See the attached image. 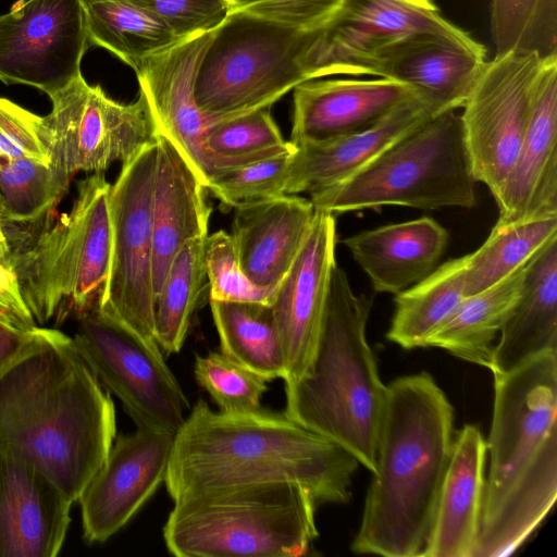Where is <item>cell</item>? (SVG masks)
Returning <instances> with one entry per match:
<instances>
[{"instance_id": "obj_33", "label": "cell", "mask_w": 557, "mask_h": 557, "mask_svg": "<svg viewBox=\"0 0 557 557\" xmlns=\"http://www.w3.org/2000/svg\"><path fill=\"white\" fill-rule=\"evenodd\" d=\"M220 349L268 382L284 379L285 355L270 305L210 300Z\"/></svg>"}, {"instance_id": "obj_8", "label": "cell", "mask_w": 557, "mask_h": 557, "mask_svg": "<svg viewBox=\"0 0 557 557\" xmlns=\"http://www.w3.org/2000/svg\"><path fill=\"white\" fill-rule=\"evenodd\" d=\"M317 32L228 11L213 29L195 82L196 104L209 126L271 108L305 82L301 59Z\"/></svg>"}, {"instance_id": "obj_24", "label": "cell", "mask_w": 557, "mask_h": 557, "mask_svg": "<svg viewBox=\"0 0 557 557\" xmlns=\"http://www.w3.org/2000/svg\"><path fill=\"white\" fill-rule=\"evenodd\" d=\"M156 139L151 196L154 301L178 250L191 239L208 236L212 211L209 189L176 147L158 133Z\"/></svg>"}, {"instance_id": "obj_21", "label": "cell", "mask_w": 557, "mask_h": 557, "mask_svg": "<svg viewBox=\"0 0 557 557\" xmlns=\"http://www.w3.org/2000/svg\"><path fill=\"white\" fill-rule=\"evenodd\" d=\"M494 198L496 223L557 215V55L543 59L527 131Z\"/></svg>"}, {"instance_id": "obj_15", "label": "cell", "mask_w": 557, "mask_h": 557, "mask_svg": "<svg viewBox=\"0 0 557 557\" xmlns=\"http://www.w3.org/2000/svg\"><path fill=\"white\" fill-rule=\"evenodd\" d=\"M420 34L472 38L433 0H343L306 49L301 70L306 81L339 75L350 62Z\"/></svg>"}, {"instance_id": "obj_27", "label": "cell", "mask_w": 557, "mask_h": 557, "mask_svg": "<svg viewBox=\"0 0 557 557\" xmlns=\"http://www.w3.org/2000/svg\"><path fill=\"white\" fill-rule=\"evenodd\" d=\"M449 234L431 216L383 225L346 237L343 244L377 293L398 294L437 267Z\"/></svg>"}, {"instance_id": "obj_50", "label": "cell", "mask_w": 557, "mask_h": 557, "mask_svg": "<svg viewBox=\"0 0 557 557\" xmlns=\"http://www.w3.org/2000/svg\"><path fill=\"white\" fill-rule=\"evenodd\" d=\"M225 1H226V3L228 4V8H231V7H232V3H233V0H225Z\"/></svg>"}, {"instance_id": "obj_35", "label": "cell", "mask_w": 557, "mask_h": 557, "mask_svg": "<svg viewBox=\"0 0 557 557\" xmlns=\"http://www.w3.org/2000/svg\"><path fill=\"white\" fill-rule=\"evenodd\" d=\"M557 237V215L496 223L485 242L467 255L466 296L474 295L525 264Z\"/></svg>"}, {"instance_id": "obj_10", "label": "cell", "mask_w": 557, "mask_h": 557, "mask_svg": "<svg viewBox=\"0 0 557 557\" xmlns=\"http://www.w3.org/2000/svg\"><path fill=\"white\" fill-rule=\"evenodd\" d=\"M156 158L154 138L122 163L111 185V262L98 307L149 339H154L151 196Z\"/></svg>"}, {"instance_id": "obj_9", "label": "cell", "mask_w": 557, "mask_h": 557, "mask_svg": "<svg viewBox=\"0 0 557 557\" xmlns=\"http://www.w3.org/2000/svg\"><path fill=\"white\" fill-rule=\"evenodd\" d=\"M73 339L99 383L137 426L176 433L189 403L154 339L99 308L78 319Z\"/></svg>"}, {"instance_id": "obj_11", "label": "cell", "mask_w": 557, "mask_h": 557, "mask_svg": "<svg viewBox=\"0 0 557 557\" xmlns=\"http://www.w3.org/2000/svg\"><path fill=\"white\" fill-rule=\"evenodd\" d=\"M494 406L486 441L490 470L480 523L498 508L544 441L557 430V350L493 373Z\"/></svg>"}, {"instance_id": "obj_3", "label": "cell", "mask_w": 557, "mask_h": 557, "mask_svg": "<svg viewBox=\"0 0 557 557\" xmlns=\"http://www.w3.org/2000/svg\"><path fill=\"white\" fill-rule=\"evenodd\" d=\"M454 409L431 374L386 385L376 448L356 554L421 557L451 455Z\"/></svg>"}, {"instance_id": "obj_32", "label": "cell", "mask_w": 557, "mask_h": 557, "mask_svg": "<svg viewBox=\"0 0 557 557\" xmlns=\"http://www.w3.org/2000/svg\"><path fill=\"white\" fill-rule=\"evenodd\" d=\"M89 44L101 47L134 71L148 57L181 38L161 17L127 0H79Z\"/></svg>"}, {"instance_id": "obj_6", "label": "cell", "mask_w": 557, "mask_h": 557, "mask_svg": "<svg viewBox=\"0 0 557 557\" xmlns=\"http://www.w3.org/2000/svg\"><path fill=\"white\" fill-rule=\"evenodd\" d=\"M110 188L102 173L79 181L71 210L11 249L9 263L36 323L79 319L99 307L111 262Z\"/></svg>"}, {"instance_id": "obj_48", "label": "cell", "mask_w": 557, "mask_h": 557, "mask_svg": "<svg viewBox=\"0 0 557 557\" xmlns=\"http://www.w3.org/2000/svg\"><path fill=\"white\" fill-rule=\"evenodd\" d=\"M257 1H259V0H233L232 7L230 8V10H235V9L245 7L247 4H250V3H253Z\"/></svg>"}, {"instance_id": "obj_47", "label": "cell", "mask_w": 557, "mask_h": 557, "mask_svg": "<svg viewBox=\"0 0 557 557\" xmlns=\"http://www.w3.org/2000/svg\"><path fill=\"white\" fill-rule=\"evenodd\" d=\"M10 252L9 242L0 237V261L9 263Z\"/></svg>"}, {"instance_id": "obj_4", "label": "cell", "mask_w": 557, "mask_h": 557, "mask_svg": "<svg viewBox=\"0 0 557 557\" xmlns=\"http://www.w3.org/2000/svg\"><path fill=\"white\" fill-rule=\"evenodd\" d=\"M372 304V298L354 293L335 264L311 366L285 385L284 412L349 451L374 474L386 385L366 337Z\"/></svg>"}, {"instance_id": "obj_30", "label": "cell", "mask_w": 557, "mask_h": 557, "mask_svg": "<svg viewBox=\"0 0 557 557\" xmlns=\"http://www.w3.org/2000/svg\"><path fill=\"white\" fill-rule=\"evenodd\" d=\"M525 264L486 289L466 297L431 335L426 347H438L468 362L491 369L494 338L520 297Z\"/></svg>"}, {"instance_id": "obj_14", "label": "cell", "mask_w": 557, "mask_h": 557, "mask_svg": "<svg viewBox=\"0 0 557 557\" xmlns=\"http://www.w3.org/2000/svg\"><path fill=\"white\" fill-rule=\"evenodd\" d=\"M89 45L79 0H20L0 15V81L50 96L82 74Z\"/></svg>"}, {"instance_id": "obj_37", "label": "cell", "mask_w": 557, "mask_h": 557, "mask_svg": "<svg viewBox=\"0 0 557 557\" xmlns=\"http://www.w3.org/2000/svg\"><path fill=\"white\" fill-rule=\"evenodd\" d=\"M490 28L495 57L557 55V0H492Z\"/></svg>"}, {"instance_id": "obj_45", "label": "cell", "mask_w": 557, "mask_h": 557, "mask_svg": "<svg viewBox=\"0 0 557 557\" xmlns=\"http://www.w3.org/2000/svg\"><path fill=\"white\" fill-rule=\"evenodd\" d=\"M0 315L12 323L30 329L37 325L28 310L9 263L0 261Z\"/></svg>"}, {"instance_id": "obj_41", "label": "cell", "mask_w": 557, "mask_h": 557, "mask_svg": "<svg viewBox=\"0 0 557 557\" xmlns=\"http://www.w3.org/2000/svg\"><path fill=\"white\" fill-rule=\"evenodd\" d=\"M209 300L272 304L276 288L253 284L240 268L232 236L225 231L208 235L203 251Z\"/></svg>"}, {"instance_id": "obj_19", "label": "cell", "mask_w": 557, "mask_h": 557, "mask_svg": "<svg viewBox=\"0 0 557 557\" xmlns=\"http://www.w3.org/2000/svg\"><path fill=\"white\" fill-rule=\"evenodd\" d=\"M335 246V215L315 210L302 248L275 289L271 307L285 355V385L301 379L311 366L336 264Z\"/></svg>"}, {"instance_id": "obj_5", "label": "cell", "mask_w": 557, "mask_h": 557, "mask_svg": "<svg viewBox=\"0 0 557 557\" xmlns=\"http://www.w3.org/2000/svg\"><path fill=\"white\" fill-rule=\"evenodd\" d=\"M318 505L300 485L265 483L174 502L165 546L177 557H297L318 537Z\"/></svg>"}, {"instance_id": "obj_7", "label": "cell", "mask_w": 557, "mask_h": 557, "mask_svg": "<svg viewBox=\"0 0 557 557\" xmlns=\"http://www.w3.org/2000/svg\"><path fill=\"white\" fill-rule=\"evenodd\" d=\"M461 116L447 111L408 131L347 180L310 194L317 211L386 206L435 210L476 203Z\"/></svg>"}, {"instance_id": "obj_43", "label": "cell", "mask_w": 557, "mask_h": 557, "mask_svg": "<svg viewBox=\"0 0 557 557\" xmlns=\"http://www.w3.org/2000/svg\"><path fill=\"white\" fill-rule=\"evenodd\" d=\"M127 1L161 17L181 38L216 28L230 10L225 0Z\"/></svg>"}, {"instance_id": "obj_12", "label": "cell", "mask_w": 557, "mask_h": 557, "mask_svg": "<svg viewBox=\"0 0 557 557\" xmlns=\"http://www.w3.org/2000/svg\"><path fill=\"white\" fill-rule=\"evenodd\" d=\"M48 97L52 108L44 120L51 161L71 178L81 171L102 173L115 161L124 163L156 138L141 92L136 101L123 104L81 74Z\"/></svg>"}, {"instance_id": "obj_44", "label": "cell", "mask_w": 557, "mask_h": 557, "mask_svg": "<svg viewBox=\"0 0 557 557\" xmlns=\"http://www.w3.org/2000/svg\"><path fill=\"white\" fill-rule=\"evenodd\" d=\"M342 2L343 0H259L230 11H240L296 29L314 30L332 18Z\"/></svg>"}, {"instance_id": "obj_16", "label": "cell", "mask_w": 557, "mask_h": 557, "mask_svg": "<svg viewBox=\"0 0 557 557\" xmlns=\"http://www.w3.org/2000/svg\"><path fill=\"white\" fill-rule=\"evenodd\" d=\"M213 29L184 38L146 58L135 70L156 133L169 139L207 186L232 169L231 161L211 153L205 143L209 123L195 100V82Z\"/></svg>"}, {"instance_id": "obj_40", "label": "cell", "mask_w": 557, "mask_h": 557, "mask_svg": "<svg viewBox=\"0 0 557 557\" xmlns=\"http://www.w3.org/2000/svg\"><path fill=\"white\" fill-rule=\"evenodd\" d=\"M293 151L224 171L208 189L227 209L282 196Z\"/></svg>"}, {"instance_id": "obj_26", "label": "cell", "mask_w": 557, "mask_h": 557, "mask_svg": "<svg viewBox=\"0 0 557 557\" xmlns=\"http://www.w3.org/2000/svg\"><path fill=\"white\" fill-rule=\"evenodd\" d=\"M432 115L414 98L373 127L344 137L294 145L284 194H312L352 176L398 137Z\"/></svg>"}, {"instance_id": "obj_42", "label": "cell", "mask_w": 557, "mask_h": 557, "mask_svg": "<svg viewBox=\"0 0 557 557\" xmlns=\"http://www.w3.org/2000/svg\"><path fill=\"white\" fill-rule=\"evenodd\" d=\"M51 161L50 134L44 116L0 97V160Z\"/></svg>"}, {"instance_id": "obj_13", "label": "cell", "mask_w": 557, "mask_h": 557, "mask_svg": "<svg viewBox=\"0 0 557 557\" xmlns=\"http://www.w3.org/2000/svg\"><path fill=\"white\" fill-rule=\"evenodd\" d=\"M543 59L509 52L486 61L460 114L474 177L495 197L527 131Z\"/></svg>"}, {"instance_id": "obj_17", "label": "cell", "mask_w": 557, "mask_h": 557, "mask_svg": "<svg viewBox=\"0 0 557 557\" xmlns=\"http://www.w3.org/2000/svg\"><path fill=\"white\" fill-rule=\"evenodd\" d=\"M174 434L137 426L121 434L77 503L83 537L104 543L120 531L164 482Z\"/></svg>"}, {"instance_id": "obj_2", "label": "cell", "mask_w": 557, "mask_h": 557, "mask_svg": "<svg viewBox=\"0 0 557 557\" xmlns=\"http://www.w3.org/2000/svg\"><path fill=\"white\" fill-rule=\"evenodd\" d=\"M359 461L346 449L265 408L215 412L200 399L174 434L164 479L173 502L227 488L290 482L318 506L344 504Z\"/></svg>"}, {"instance_id": "obj_20", "label": "cell", "mask_w": 557, "mask_h": 557, "mask_svg": "<svg viewBox=\"0 0 557 557\" xmlns=\"http://www.w3.org/2000/svg\"><path fill=\"white\" fill-rule=\"evenodd\" d=\"M414 98L408 85L383 77L305 81L294 88L289 141L319 143L367 131Z\"/></svg>"}, {"instance_id": "obj_49", "label": "cell", "mask_w": 557, "mask_h": 557, "mask_svg": "<svg viewBox=\"0 0 557 557\" xmlns=\"http://www.w3.org/2000/svg\"><path fill=\"white\" fill-rule=\"evenodd\" d=\"M0 237L8 240V237H7V234H5V230H4V225H3V220H2L1 203H0Z\"/></svg>"}, {"instance_id": "obj_36", "label": "cell", "mask_w": 557, "mask_h": 557, "mask_svg": "<svg viewBox=\"0 0 557 557\" xmlns=\"http://www.w3.org/2000/svg\"><path fill=\"white\" fill-rule=\"evenodd\" d=\"M71 180L52 161L0 160L4 230L9 225H34L49 216L66 193Z\"/></svg>"}, {"instance_id": "obj_46", "label": "cell", "mask_w": 557, "mask_h": 557, "mask_svg": "<svg viewBox=\"0 0 557 557\" xmlns=\"http://www.w3.org/2000/svg\"><path fill=\"white\" fill-rule=\"evenodd\" d=\"M37 326L25 329L0 315V371L9 366L32 342Z\"/></svg>"}, {"instance_id": "obj_29", "label": "cell", "mask_w": 557, "mask_h": 557, "mask_svg": "<svg viewBox=\"0 0 557 557\" xmlns=\"http://www.w3.org/2000/svg\"><path fill=\"white\" fill-rule=\"evenodd\" d=\"M557 495V430L541 445L495 512L480 523L474 557L516 553L553 508Z\"/></svg>"}, {"instance_id": "obj_34", "label": "cell", "mask_w": 557, "mask_h": 557, "mask_svg": "<svg viewBox=\"0 0 557 557\" xmlns=\"http://www.w3.org/2000/svg\"><path fill=\"white\" fill-rule=\"evenodd\" d=\"M203 238L186 243L175 255L156 298L154 339L166 354H177L188 335L193 319L209 293Z\"/></svg>"}, {"instance_id": "obj_18", "label": "cell", "mask_w": 557, "mask_h": 557, "mask_svg": "<svg viewBox=\"0 0 557 557\" xmlns=\"http://www.w3.org/2000/svg\"><path fill=\"white\" fill-rule=\"evenodd\" d=\"M485 62V48L473 38L420 34L350 62L339 75L404 83L435 116L463 107Z\"/></svg>"}, {"instance_id": "obj_22", "label": "cell", "mask_w": 557, "mask_h": 557, "mask_svg": "<svg viewBox=\"0 0 557 557\" xmlns=\"http://www.w3.org/2000/svg\"><path fill=\"white\" fill-rule=\"evenodd\" d=\"M74 503L44 473L0 455V557H54Z\"/></svg>"}, {"instance_id": "obj_25", "label": "cell", "mask_w": 557, "mask_h": 557, "mask_svg": "<svg viewBox=\"0 0 557 557\" xmlns=\"http://www.w3.org/2000/svg\"><path fill=\"white\" fill-rule=\"evenodd\" d=\"M487 448L466 424L454 437L431 531L421 557H474L484 494Z\"/></svg>"}, {"instance_id": "obj_28", "label": "cell", "mask_w": 557, "mask_h": 557, "mask_svg": "<svg viewBox=\"0 0 557 557\" xmlns=\"http://www.w3.org/2000/svg\"><path fill=\"white\" fill-rule=\"evenodd\" d=\"M494 345L492 373H505L546 350H557V237L527 262L519 299Z\"/></svg>"}, {"instance_id": "obj_31", "label": "cell", "mask_w": 557, "mask_h": 557, "mask_svg": "<svg viewBox=\"0 0 557 557\" xmlns=\"http://www.w3.org/2000/svg\"><path fill=\"white\" fill-rule=\"evenodd\" d=\"M467 255L449 259L420 282L396 294L387 339L404 349L426 347L431 335L467 297Z\"/></svg>"}, {"instance_id": "obj_39", "label": "cell", "mask_w": 557, "mask_h": 557, "mask_svg": "<svg viewBox=\"0 0 557 557\" xmlns=\"http://www.w3.org/2000/svg\"><path fill=\"white\" fill-rule=\"evenodd\" d=\"M194 375L221 412L243 413L263 408L261 398L268 381L222 351L197 355Z\"/></svg>"}, {"instance_id": "obj_1", "label": "cell", "mask_w": 557, "mask_h": 557, "mask_svg": "<svg viewBox=\"0 0 557 557\" xmlns=\"http://www.w3.org/2000/svg\"><path fill=\"white\" fill-rule=\"evenodd\" d=\"M116 436L115 407L73 337L37 326L0 371V455L48 476L73 503Z\"/></svg>"}, {"instance_id": "obj_38", "label": "cell", "mask_w": 557, "mask_h": 557, "mask_svg": "<svg viewBox=\"0 0 557 557\" xmlns=\"http://www.w3.org/2000/svg\"><path fill=\"white\" fill-rule=\"evenodd\" d=\"M205 143L211 153L228 159L234 169L295 149L281 134L271 108L209 126Z\"/></svg>"}, {"instance_id": "obj_23", "label": "cell", "mask_w": 557, "mask_h": 557, "mask_svg": "<svg viewBox=\"0 0 557 557\" xmlns=\"http://www.w3.org/2000/svg\"><path fill=\"white\" fill-rule=\"evenodd\" d=\"M234 210L231 236L242 270L253 284L276 288L308 236L313 203L284 194Z\"/></svg>"}]
</instances>
